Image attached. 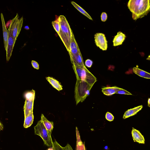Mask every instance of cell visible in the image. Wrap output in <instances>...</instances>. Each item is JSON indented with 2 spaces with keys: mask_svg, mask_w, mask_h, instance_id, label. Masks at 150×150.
Returning <instances> with one entry per match:
<instances>
[{
  "mask_svg": "<svg viewBox=\"0 0 150 150\" xmlns=\"http://www.w3.org/2000/svg\"><path fill=\"white\" fill-rule=\"evenodd\" d=\"M150 0H130L127 7L132 13L134 20L142 18L147 15L150 11Z\"/></svg>",
  "mask_w": 150,
  "mask_h": 150,
  "instance_id": "obj_1",
  "label": "cell"
},
{
  "mask_svg": "<svg viewBox=\"0 0 150 150\" xmlns=\"http://www.w3.org/2000/svg\"><path fill=\"white\" fill-rule=\"evenodd\" d=\"M58 19L60 26V30L58 35L69 52L73 32L66 17L64 16L60 15L58 17Z\"/></svg>",
  "mask_w": 150,
  "mask_h": 150,
  "instance_id": "obj_2",
  "label": "cell"
},
{
  "mask_svg": "<svg viewBox=\"0 0 150 150\" xmlns=\"http://www.w3.org/2000/svg\"><path fill=\"white\" fill-rule=\"evenodd\" d=\"M92 86L85 81L76 80L75 89V98L77 105L84 100L89 95Z\"/></svg>",
  "mask_w": 150,
  "mask_h": 150,
  "instance_id": "obj_3",
  "label": "cell"
},
{
  "mask_svg": "<svg viewBox=\"0 0 150 150\" xmlns=\"http://www.w3.org/2000/svg\"><path fill=\"white\" fill-rule=\"evenodd\" d=\"M76 80L85 81L93 86L96 81V78L86 68L72 65Z\"/></svg>",
  "mask_w": 150,
  "mask_h": 150,
  "instance_id": "obj_4",
  "label": "cell"
},
{
  "mask_svg": "<svg viewBox=\"0 0 150 150\" xmlns=\"http://www.w3.org/2000/svg\"><path fill=\"white\" fill-rule=\"evenodd\" d=\"M35 134L40 136L42 139L44 144L47 146L52 145L51 137L48 133L43 124L41 120L38 121L36 125L34 127Z\"/></svg>",
  "mask_w": 150,
  "mask_h": 150,
  "instance_id": "obj_5",
  "label": "cell"
},
{
  "mask_svg": "<svg viewBox=\"0 0 150 150\" xmlns=\"http://www.w3.org/2000/svg\"><path fill=\"white\" fill-rule=\"evenodd\" d=\"M19 18L18 14L17 13L16 16L11 20L9 28L15 41L20 33L23 22V17L20 18Z\"/></svg>",
  "mask_w": 150,
  "mask_h": 150,
  "instance_id": "obj_6",
  "label": "cell"
},
{
  "mask_svg": "<svg viewBox=\"0 0 150 150\" xmlns=\"http://www.w3.org/2000/svg\"><path fill=\"white\" fill-rule=\"evenodd\" d=\"M95 42L96 45L103 51L106 50L108 48V42L103 33H97L94 35Z\"/></svg>",
  "mask_w": 150,
  "mask_h": 150,
  "instance_id": "obj_7",
  "label": "cell"
},
{
  "mask_svg": "<svg viewBox=\"0 0 150 150\" xmlns=\"http://www.w3.org/2000/svg\"><path fill=\"white\" fill-rule=\"evenodd\" d=\"M8 43L6 50V60L7 61L9 60L11 56L13 47L16 41L12 35L11 31L8 28Z\"/></svg>",
  "mask_w": 150,
  "mask_h": 150,
  "instance_id": "obj_8",
  "label": "cell"
},
{
  "mask_svg": "<svg viewBox=\"0 0 150 150\" xmlns=\"http://www.w3.org/2000/svg\"><path fill=\"white\" fill-rule=\"evenodd\" d=\"M70 57L72 65L82 67H86L80 50L76 54Z\"/></svg>",
  "mask_w": 150,
  "mask_h": 150,
  "instance_id": "obj_9",
  "label": "cell"
},
{
  "mask_svg": "<svg viewBox=\"0 0 150 150\" xmlns=\"http://www.w3.org/2000/svg\"><path fill=\"white\" fill-rule=\"evenodd\" d=\"M79 50L78 44L73 33L70 42L69 51L68 52L69 56H71L76 54Z\"/></svg>",
  "mask_w": 150,
  "mask_h": 150,
  "instance_id": "obj_10",
  "label": "cell"
},
{
  "mask_svg": "<svg viewBox=\"0 0 150 150\" xmlns=\"http://www.w3.org/2000/svg\"><path fill=\"white\" fill-rule=\"evenodd\" d=\"M132 134L134 142H138L139 144L145 143L144 137L139 131L132 128Z\"/></svg>",
  "mask_w": 150,
  "mask_h": 150,
  "instance_id": "obj_11",
  "label": "cell"
},
{
  "mask_svg": "<svg viewBox=\"0 0 150 150\" xmlns=\"http://www.w3.org/2000/svg\"><path fill=\"white\" fill-rule=\"evenodd\" d=\"M34 100H28L25 99L23 107L25 117L33 112Z\"/></svg>",
  "mask_w": 150,
  "mask_h": 150,
  "instance_id": "obj_12",
  "label": "cell"
},
{
  "mask_svg": "<svg viewBox=\"0 0 150 150\" xmlns=\"http://www.w3.org/2000/svg\"><path fill=\"white\" fill-rule=\"evenodd\" d=\"M41 117V120L46 129L49 136L51 137V134L54 127L53 122L48 120L42 114Z\"/></svg>",
  "mask_w": 150,
  "mask_h": 150,
  "instance_id": "obj_13",
  "label": "cell"
},
{
  "mask_svg": "<svg viewBox=\"0 0 150 150\" xmlns=\"http://www.w3.org/2000/svg\"><path fill=\"white\" fill-rule=\"evenodd\" d=\"M125 35L121 31H119L115 36L113 40V45L116 46L122 45L126 38Z\"/></svg>",
  "mask_w": 150,
  "mask_h": 150,
  "instance_id": "obj_14",
  "label": "cell"
},
{
  "mask_svg": "<svg viewBox=\"0 0 150 150\" xmlns=\"http://www.w3.org/2000/svg\"><path fill=\"white\" fill-rule=\"evenodd\" d=\"M1 16L3 31L4 47L5 50H6L8 43V31L6 27L3 14L2 13H1Z\"/></svg>",
  "mask_w": 150,
  "mask_h": 150,
  "instance_id": "obj_15",
  "label": "cell"
},
{
  "mask_svg": "<svg viewBox=\"0 0 150 150\" xmlns=\"http://www.w3.org/2000/svg\"><path fill=\"white\" fill-rule=\"evenodd\" d=\"M143 107L142 105H140L133 108L128 110L125 112L123 117V119H125L137 114L141 110Z\"/></svg>",
  "mask_w": 150,
  "mask_h": 150,
  "instance_id": "obj_16",
  "label": "cell"
},
{
  "mask_svg": "<svg viewBox=\"0 0 150 150\" xmlns=\"http://www.w3.org/2000/svg\"><path fill=\"white\" fill-rule=\"evenodd\" d=\"M120 88L116 86L105 87L102 88V91L104 95L110 96L116 93L117 91Z\"/></svg>",
  "mask_w": 150,
  "mask_h": 150,
  "instance_id": "obj_17",
  "label": "cell"
},
{
  "mask_svg": "<svg viewBox=\"0 0 150 150\" xmlns=\"http://www.w3.org/2000/svg\"><path fill=\"white\" fill-rule=\"evenodd\" d=\"M46 79L58 91H60L63 89L62 86L56 79L49 76L46 77Z\"/></svg>",
  "mask_w": 150,
  "mask_h": 150,
  "instance_id": "obj_18",
  "label": "cell"
},
{
  "mask_svg": "<svg viewBox=\"0 0 150 150\" xmlns=\"http://www.w3.org/2000/svg\"><path fill=\"white\" fill-rule=\"evenodd\" d=\"M76 150H86L84 144L81 141L78 128L76 127Z\"/></svg>",
  "mask_w": 150,
  "mask_h": 150,
  "instance_id": "obj_19",
  "label": "cell"
},
{
  "mask_svg": "<svg viewBox=\"0 0 150 150\" xmlns=\"http://www.w3.org/2000/svg\"><path fill=\"white\" fill-rule=\"evenodd\" d=\"M133 71L134 73L140 77L147 79H150V74L147 72L136 67L133 68Z\"/></svg>",
  "mask_w": 150,
  "mask_h": 150,
  "instance_id": "obj_20",
  "label": "cell"
},
{
  "mask_svg": "<svg viewBox=\"0 0 150 150\" xmlns=\"http://www.w3.org/2000/svg\"><path fill=\"white\" fill-rule=\"evenodd\" d=\"M34 119L33 113L29 114L25 117L23 127L25 128H27L32 124Z\"/></svg>",
  "mask_w": 150,
  "mask_h": 150,
  "instance_id": "obj_21",
  "label": "cell"
},
{
  "mask_svg": "<svg viewBox=\"0 0 150 150\" xmlns=\"http://www.w3.org/2000/svg\"><path fill=\"white\" fill-rule=\"evenodd\" d=\"M71 3L74 7L80 13L85 16L89 19L93 20V19L90 16L81 6L74 1H72L71 2Z\"/></svg>",
  "mask_w": 150,
  "mask_h": 150,
  "instance_id": "obj_22",
  "label": "cell"
},
{
  "mask_svg": "<svg viewBox=\"0 0 150 150\" xmlns=\"http://www.w3.org/2000/svg\"><path fill=\"white\" fill-rule=\"evenodd\" d=\"M52 23L54 29L59 35L60 30V26L58 17L55 21H52Z\"/></svg>",
  "mask_w": 150,
  "mask_h": 150,
  "instance_id": "obj_23",
  "label": "cell"
},
{
  "mask_svg": "<svg viewBox=\"0 0 150 150\" xmlns=\"http://www.w3.org/2000/svg\"><path fill=\"white\" fill-rule=\"evenodd\" d=\"M35 96V91L33 90L26 93L24 96L26 100H31L34 99Z\"/></svg>",
  "mask_w": 150,
  "mask_h": 150,
  "instance_id": "obj_24",
  "label": "cell"
},
{
  "mask_svg": "<svg viewBox=\"0 0 150 150\" xmlns=\"http://www.w3.org/2000/svg\"><path fill=\"white\" fill-rule=\"evenodd\" d=\"M52 144L53 145L55 150H63L62 146L57 142L55 139L52 142Z\"/></svg>",
  "mask_w": 150,
  "mask_h": 150,
  "instance_id": "obj_25",
  "label": "cell"
},
{
  "mask_svg": "<svg viewBox=\"0 0 150 150\" xmlns=\"http://www.w3.org/2000/svg\"><path fill=\"white\" fill-rule=\"evenodd\" d=\"M116 93L120 94H125L128 95H132V94L130 92L127 90L123 89L120 88V89L118 90Z\"/></svg>",
  "mask_w": 150,
  "mask_h": 150,
  "instance_id": "obj_26",
  "label": "cell"
},
{
  "mask_svg": "<svg viewBox=\"0 0 150 150\" xmlns=\"http://www.w3.org/2000/svg\"><path fill=\"white\" fill-rule=\"evenodd\" d=\"M105 117L107 120L109 121H112L114 119L113 115L109 112H107L106 113Z\"/></svg>",
  "mask_w": 150,
  "mask_h": 150,
  "instance_id": "obj_27",
  "label": "cell"
},
{
  "mask_svg": "<svg viewBox=\"0 0 150 150\" xmlns=\"http://www.w3.org/2000/svg\"><path fill=\"white\" fill-rule=\"evenodd\" d=\"M100 17L101 20L102 21H105L107 19V13L105 12H102L101 15Z\"/></svg>",
  "mask_w": 150,
  "mask_h": 150,
  "instance_id": "obj_28",
  "label": "cell"
},
{
  "mask_svg": "<svg viewBox=\"0 0 150 150\" xmlns=\"http://www.w3.org/2000/svg\"><path fill=\"white\" fill-rule=\"evenodd\" d=\"M93 61L90 59H88L86 60L85 62V65L87 67H91L92 65Z\"/></svg>",
  "mask_w": 150,
  "mask_h": 150,
  "instance_id": "obj_29",
  "label": "cell"
},
{
  "mask_svg": "<svg viewBox=\"0 0 150 150\" xmlns=\"http://www.w3.org/2000/svg\"><path fill=\"white\" fill-rule=\"evenodd\" d=\"M31 64L33 67L37 69H38L39 68V65L37 62L34 60L31 61Z\"/></svg>",
  "mask_w": 150,
  "mask_h": 150,
  "instance_id": "obj_30",
  "label": "cell"
},
{
  "mask_svg": "<svg viewBox=\"0 0 150 150\" xmlns=\"http://www.w3.org/2000/svg\"><path fill=\"white\" fill-rule=\"evenodd\" d=\"M62 148L63 150H73L71 146L69 144H67L65 147H62Z\"/></svg>",
  "mask_w": 150,
  "mask_h": 150,
  "instance_id": "obj_31",
  "label": "cell"
},
{
  "mask_svg": "<svg viewBox=\"0 0 150 150\" xmlns=\"http://www.w3.org/2000/svg\"><path fill=\"white\" fill-rule=\"evenodd\" d=\"M3 125L0 122V131L2 130H3Z\"/></svg>",
  "mask_w": 150,
  "mask_h": 150,
  "instance_id": "obj_32",
  "label": "cell"
},
{
  "mask_svg": "<svg viewBox=\"0 0 150 150\" xmlns=\"http://www.w3.org/2000/svg\"><path fill=\"white\" fill-rule=\"evenodd\" d=\"M148 106L149 107H150V98H149L148 100Z\"/></svg>",
  "mask_w": 150,
  "mask_h": 150,
  "instance_id": "obj_33",
  "label": "cell"
},
{
  "mask_svg": "<svg viewBox=\"0 0 150 150\" xmlns=\"http://www.w3.org/2000/svg\"><path fill=\"white\" fill-rule=\"evenodd\" d=\"M24 28L26 30H28L29 29V27L27 25L25 26Z\"/></svg>",
  "mask_w": 150,
  "mask_h": 150,
  "instance_id": "obj_34",
  "label": "cell"
},
{
  "mask_svg": "<svg viewBox=\"0 0 150 150\" xmlns=\"http://www.w3.org/2000/svg\"><path fill=\"white\" fill-rule=\"evenodd\" d=\"M52 150H55V149L54 148V147L53 145V144H52Z\"/></svg>",
  "mask_w": 150,
  "mask_h": 150,
  "instance_id": "obj_35",
  "label": "cell"
}]
</instances>
